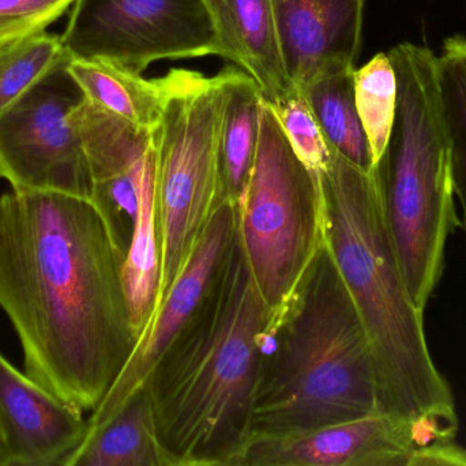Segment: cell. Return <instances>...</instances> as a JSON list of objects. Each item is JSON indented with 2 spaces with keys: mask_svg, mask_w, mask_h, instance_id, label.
I'll use <instances>...</instances> for the list:
<instances>
[{
  "mask_svg": "<svg viewBox=\"0 0 466 466\" xmlns=\"http://www.w3.org/2000/svg\"><path fill=\"white\" fill-rule=\"evenodd\" d=\"M457 431L434 419L396 413L363 418L277 437H255L232 466H421L429 446L456 440Z\"/></svg>",
  "mask_w": 466,
  "mask_h": 466,
  "instance_id": "30bf717a",
  "label": "cell"
},
{
  "mask_svg": "<svg viewBox=\"0 0 466 466\" xmlns=\"http://www.w3.org/2000/svg\"><path fill=\"white\" fill-rule=\"evenodd\" d=\"M366 0H270L288 76L299 90L360 54Z\"/></svg>",
  "mask_w": 466,
  "mask_h": 466,
  "instance_id": "4fadbf2b",
  "label": "cell"
},
{
  "mask_svg": "<svg viewBox=\"0 0 466 466\" xmlns=\"http://www.w3.org/2000/svg\"><path fill=\"white\" fill-rule=\"evenodd\" d=\"M66 466H169L147 388L137 391L108 423L87 434Z\"/></svg>",
  "mask_w": 466,
  "mask_h": 466,
  "instance_id": "9a60e30c",
  "label": "cell"
},
{
  "mask_svg": "<svg viewBox=\"0 0 466 466\" xmlns=\"http://www.w3.org/2000/svg\"><path fill=\"white\" fill-rule=\"evenodd\" d=\"M397 77L396 118L374 164L389 234L413 303L426 312L445 271L457 215L453 148L443 114L438 57L402 43L389 52Z\"/></svg>",
  "mask_w": 466,
  "mask_h": 466,
  "instance_id": "5b68a950",
  "label": "cell"
},
{
  "mask_svg": "<svg viewBox=\"0 0 466 466\" xmlns=\"http://www.w3.org/2000/svg\"><path fill=\"white\" fill-rule=\"evenodd\" d=\"M325 243L369 337L383 412L459 427L456 399L427 341L389 234L374 170L330 150L319 172Z\"/></svg>",
  "mask_w": 466,
  "mask_h": 466,
  "instance_id": "3957f363",
  "label": "cell"
},
{
  "mask_svg": "<svg viewBox=\"0 0 466 466\" xmlns=\"http://www.w3.org/2000/svg\"><path fill=\"white\" fill-rule=\"evenodd\" d=\"M85 412L0 353V466H66L87 435Z\"/></svg>",
  "mask_w": 466,
  "mask_h": 466,
  "instance_id": "7c38bea8",
  "label": "cell"
},
{
  "mask_svg": "<svg viewBox=\"0 0 466 466\" xmlns=\"http://www.w3.org/2000/svg\"><path fill=\"white\" fill-rule=\"evenodd\" d=\"M70 57L0 112V178L11 191L92 197L86 153L70 118L85 100Z\"/></svg>",
  "mask_w": 466,
  "mask_h": 466,
  "instance_id": "ba28073f",
  "label": "cell"
},
{
  "mask_svg": "<svg viewBox=\"0 0 466 466\" xmlns=\"http://www.w3.org/2000/svg\"><path fill=\"white\" fill-rule=\"evenodd\" d=\"M73 57L142 74L153 62L215 55L207 0H76L62 35Z\"/></svg>",
  "mask_w": 466,
  "mask_h": 466,
  "instance_id": "9c48e42d",
  "label": "cell"
},
{
  "mask_svg": "<svg viewBox=\"0 0 466 466\" xmlns=\"http://www.w3.org/2000/svg\"><path fill=\"white\" fill-rule=\"evenodd\" d=\"M260 100L257 82L233 67L220 136L221 178L226 196L233 202H238L254 161Z\"/></svg>",
  "mask_w": 466,
  "mask_h": 466,
  "instance_id": "d6986e66",
  "label": "cell"
},
{
  "mask_svg": "<svg viewBox=\"0 0 466 466\" xmlns=\"http://www.w3.org/2000/svg\"><path fill=\"white\" fill-rule=\"evenodd\" d=\"M380 410L369 337L325 243L292 303L271 319L249 440L319 429Z\"/></svg>",
  "mask_w": 466,
  "mask_h": 466,
  "instance_id": "277c9868",
  "label": "cell"
},
{
  "mask_svg": "<svg viewBox=\"0 0 466 466\" xmlns=\"http://www.w3.org/2000/svg\"><path fill=\"white\" fill-rule=\"evenodd\" d=\"M126 251L86 197L0 196V308L21 342L25 374L82 412L101 404L137 342Z\"/></svg>",
  "mask_w": 466,
  "mask_h": 466,
  "instance_id": "6da1fadb",
  "label": "cell"
},
{
  "mask_svg": "<svg viewBox=\"0 0 466 466\" xmlns=\"http://www.w3.org/2000/svg\"><path fill=\"white\" fill-rule=\"evenodd\" d=\"M443 114L453 148L454 192L466 235V37L446 38L438 57Z\"/></svg>",
  "mask_w": 466,
  "mask_h": 466,
  "instance_id": "ffe728a7",
  "label": "cell"
},
{
  "mask_svg": "<svg viewBox=\"0 0 466 466\" xmlns=\"http://www.w3.org/2000/svg\"><path fill=\"white\" fill-rule=\"evenodd\" d=\"M153 172L155 153L142 174L138 208L123 264V281L137 338L155 311L160 281V251L153 199Z\"/></svg>",
  "mask_w": 466,
  "mask_h": 466,
  "instance_id": "e0dca14e",
  "label": "cell"
},
{
  "mask_svg": "<svg viewBox=\"0 0 466 466\" xmlns=\"http://www.w3.org/2000/svg\"><path fill=\"white\" fill-rule=\"evenodd\" d=\"M271 319L236 235L201 305L145 386L169 466H232L249 440Z\"/></svg>",
  "mask_w": 466,
  "mask_h": 466,
  "instance_id": "7a4b0ae2",
  "label": "cell"
},
{
  "mask_svg": "<svg viewBox=\"0 0 466 466\" xmlns=\"http://www.w3.org/2000/svg\"><path fill=\"white\" fill-rule=\"evenodd\" d=\"M215 26V55L248 74L268 104L295 93L279 47L270 0H207Z\"/></svg>",
  "mask_w": 466,
  "mask_h": 466,
  "instance_id": "5bb4252c",
  "label": "cell"
},
{
  "mask_svg": "<svg viewBox=\"0 0 466 466\" xmlns=\"http://www.w3.org/2000/svg\"><path fill=\"white\" fill-rule=\"evenodd\" d=\"M236 235L238 208L236 202L226 197L216 208L185 270L137 338L133 352L111 390L87 418V434L108 423L131 396L147 386L163 356L185 330L209 292Z\"/></svg>",
  "mask_w": 466,
  "mask_h": 466,
  "instance_id": "8fae6325",
  "label": "cell"
},
{
  "mask_svg": "<svg viewBox=\"0 0 466 466\" xmlns=\"http://www.w3.org/2000/svg\"><path fill=\"white\" fill-rule=\"evenodd\" d=\"M355 68L330 74L300 90L330 150L371 170V150L355 101Z\"/></svg>",
  "mask_w": 466,
  "mask_h": 466,
  "instance_id": "ac0fdd59",
  "label": "cell"
},
{
  "mask_svg": "<svg viewBox=\"0 0 466 466\" xmlns=\"http://www.w3.org/2000/svg\"><path fill=\"white\" fill-rule=\"evenodd\" d=\"M236 208L241 251L279 316L325 245V202L319 174L298 158L263 96L257 150Z\"/></svg>",
  "mask_w": 466,
  "mask_h": 466,
  "instance_id": "52a82bcc",
  "label": "cell"
},
{
  "mask_svg": "<svg viewBox=\"0 0 466 466\" xmlns=\"http://www.w3.org/2000/svg\"><path fill=\"white\" fill-rule=\"evenodd\" d=\"M268 106L298 158L317 174L323 171L330 159V148L303 93L296 90L288 98Z\"/></svg>",
  "mask_w": 466,
  "mask_h": 466,
  "instance_id": "603a6c76",
  "label": "cell"
},
{
  "mask_svg": "<svg viewBox=\"0 0 466 466\" xmlns=\"http://www.w3.org/2000/svg\"><path fill=\"white\" fill-rule=\"evenodd\" d=\"M68 55L62 36L46 30L0 44V112Z\"/></svg>",
  "mask_w": 466,
  "mask_h": 466,
  "instance_id": "7402d4cb",
  "label": "cell"
},
{
  "mask_svg": "<svg viewBox=\"0 0 466 466\" xmlns=\"http://www.w3.org/2000/svg\"><path fill=\"white\" fill-rule=\"evenodd\" d=\"M67 68L90 103L139 128L157 126L166 98L163 77L149 81L108 60L85 57H71Z\"/></svg>",
  "mask_w": 466,
  "mask_h": 466,
  "instance_id": "2e32d148",
  "label": "cell"
},
{
  "mask_svg": "<svg viewBox=\"0 0 466 466\" xmlns=\"http://www.w3.org/2000/svg\"><path fill=\"white\" fill-rule=\"evenodd\" d=\"M355 101L371 150L372 163L385 152L396 118L397 77L388 54L355 68Z\"/></svg>",
  "mask_w": 466,
  "mask_h": 466,
  "instance_id": "44dd1931",
  "label": "cell"
},
{
  "mask_svg": "<svg viewBox=\"0 0 466 466\" xmlns=\"http://www.w3.org/2000/svg\"><path fill=\"white\" fill-rule=\"evenodd\" d=\"M76 0H0V44L43 32Z\"/></svg>",
  "mask_w": 466,
  "mask_h": 466,
  "instance_id": "cb8c5ba5",
  "label": "cell"
},
{
  "mask_svg": "<svg viewBox=\"0 0 466 466\" xmlns=\"http://www.w3.org/2000/svg\"><path fill=\"white\" fill-rule=\"evenodd\" d=\"M232 70L213 77L171 70L163 77V112L153 129V199L160 251L155 309L185 270L227 197L220 136Z\"/></svg>",
  "mask_w": 466,
  "mask_h": 466,
  "instance_id": "8992f818",
  "label": "cell"
}]
</instances>
